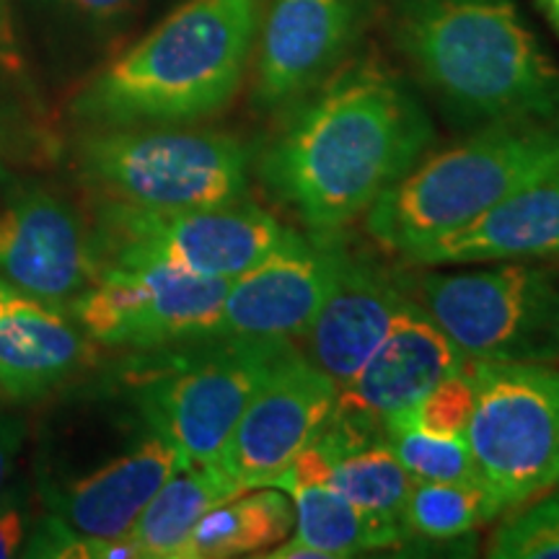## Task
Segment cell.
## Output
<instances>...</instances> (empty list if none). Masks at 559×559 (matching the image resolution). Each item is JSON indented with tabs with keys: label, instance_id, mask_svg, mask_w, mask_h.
Instances as JSON below:
<instances>
[{
	"label": "cell",
	"instance_id": "7c38bea8",
	"mask_svg": "<svg viewBox=\"0 0 559 559\" xmlns=\"http://www.w3.org/2000/svg\"><path fill=\"white\" fill-rule=\"evenodd\" d=\"M370 16V0H270L257 34L254 104L288 111L345 66Z\"/></svg>",
	"mask_w": 559,
	"mask_h": 559
},
{
	"label": "cell",
	"instance_id": "484cf974",
	"mask_svg": "<svg viewBox=\"0 0 559 559\" xmlns=\"http://www.w3.org/2000/svg\"><path fill=\"white\" fill-rule=\"evenodd\" d=\"M495 559H559V485L510 513L489 539Z\"/></svg>",
	"mask_w": 559,
	"mask_h": 559
},
{
	"label": "cell",
	"instance_id": "5b68a950",
	"mask_svg": "<svg viewBox=\"0 0 559 559\" xmlns=\"http://www.w3.org/2000/svg\"><path fill=\"white\" fill-rule=\"evenodd\" d=\"M251 145L221 130L179 124L99 128L75 148L81 179L102 202L194 210L247 200Z\"/></svg>",
	"mask_w": 559,
	"mask_h": 559
},
{
	"label": "cell",
	"instance_id": "277c9868",
	"mask_svg": "<svg viewBox=\"0 0 559 559\" xmlns=\"http://www.w3.org/2000/svg\"><path fill=\"white\" fill-rule=\"evenodd\" d=\"M559 169V120H510L474 128L436 153L366 213L368 236L404 257L479 218L508 194Z\"/></svg>",
	"mask_w": 559,
	"mask_h": 559
},
{
	"label": "cell",
	"instance_id": "f546056e",
	"mask_svg": "<svg viewBox=\"0 0 559 559\" xmlns=\"http://www.w3.org/2000/svg\"><path fill=\"white\" fill-rule=\"evenodd\" d=\"M70 5H75V9L88 13V16H99V19H107V16H115V13H122L124 9H130L135 0H68Z\"/></svg>",
	"mask_w": 559,
	"mask_h": 559
},
{
	"label": "cell",
	"instance_id": "52a82bcc",
	"mask_svg": "<svg viewBox=\"0 0 559 559\" xmlns=\"http://www.w3.org/2000/svg\"><path fill=\"white\" fill-rule=\"evenodd\" d=\"M474 412L466 443L500 513L559 485V368L469 362Z\"/></svg>",
	"mask_w": 559,
	"mask_h": 559
},
{
	"label": "cell",
	"instance_id": "cb8c5ba5",
	"mask_svg": "<svg viewBox=\"0 0 559 559\" xmlns=\"http://www.w3.org/2000/svg\"><path fill=\"white\" fill-rule=\"evenodd\" d=\"M498 515L500 510L485 485L415 479L404 506V536L449 542Z\"/></svg>",
	"mask_w": 559,
	"mask_h": 559
},
{
	"label": "cell",
	"instance_id": "8fae6325",
	"mask_svg": "<svg viewBox=\"0 0 559 559\" xmlns=\"http://www.w3.org/2000/svg\"><path fill=\"white\" fill-rule=\"evenodd\" d=\"M340 389L296 347L267 370L221 453V469L243 489L275 487L290 461L319 436Z\"/></svg>",
	"mask_w": 559,
	"mask_h": 559
},
{
	"label": "cell",
	"instance_id": "7402d4cb",
	"mask_svg": "<svg viewBox=\"0 0 559 559\" xmlns=\"http://www.w3.org/2000/svg\"><path fill=\"white\" fill-rule=\"evenodd\" d=\"M296 508L283 489L251 487L202 515L187 542L185 559L262 555L293 534Z\"/></svg>",
	"mask_w": 559,
	"mask_h": 559
},
{
	"label": "cell",
	"instance_id": "603a6c76",
	"mask_svg": "<svg viewBox=\"0 0 559 559\" xmlns=\"http://www.w3.org/2000/svg\"><path fill=\"white\" fill-rule=\"evenodd\" d=\"M415 479L404 469L396 453L389 449L386 438L362 449L347 453L334 464L330 487L370 519L386 521L402 528L404 534V506ZM407 539V536H404Z\"/></svg>",
	"mask_w": 559,
	"mask_h": 559
},
{
	"label": "cell",
	"instance_id": "d4e9b609",
	"mask_svg": "<svg viewBox=\"0 0 559 559\" xmlns=\"http://www.w3.org/2000/svg\"><path fill=\"white\" fill-rule=\"evenodd\" d=\"M389 449L417 481H464L481 485L477 461L464 436H432L417 428L404 412L383 419Z\"/></svg>",
	"mask_w": 559,
	"mask_h": 559
},
{
	"label": "cell",
	"instance_id": "4316f807",
	"mask_svg": "<svg viewBox=\"0 0 559 559\" xmlns=\"http://www.w3.org/2000/svg\"><path fill=\"white\" fill-rule=\"evenodd\" d=\"M400 412H404L417 428L428 430L432 436H466L474 412L469 366L436 383L417 404Z\"/></svg>",
	"mask_w": 559,
	"mask_h": 559
},
{
	"label": "cell",
	"instance_id": "44dd1931",
	"mask_svg": "<svg viewBox=\"0 0 559 559\" xmlns=\"http://www.w3.org/2000/svg\"><path fill=\"white\" fill-rule=\"evenodd\" d=\"M243 492L221 466L179 461L171 477L153 495L130 536L143 559H185L187 542L202 515L218 502Z\"/></svg>",
	"mask_w": 559,
	"mask_h": 559
},
{
	"label": "cell",
	"instance_id": "2e32d148",
	"mask_svg": "<svg viewBox=\"0 0 559 559\" xmlns=\"http://www.w3.org/2000/svg\"><path fill=\"white\" fill-rule=\"evenodd\" d=\"M466 366L469 360L461 349L412 298L358 376L340 389V402L386 419L417 404L436 383Z\"/></svg>",
	"mask_w": 559,
	"mask_h": 559
},
{
	"label": "cell",
	"instance_id": "7a4b0ae2",
	"mask_svg": "<svg viewBox=\"0 0 559 559\" xmlns=\"http://www.w3.org/2000/svg\"><path fill=\"white\" fill-rule=\"evenodd\" d=\"M391 39L461 128L559 120V68L515 0H394Z\"/></svg>",
	"mask_w": 559,
	"mask_h": 559
},
{
	"label": "cell",
	"instance_id": "83f0119b",
	"mask_svg": "<svg viewBox=\"0 0 559 559\" xmlns=\"http://www.w3.org/2000/svg\"><path fill=\"white\" fill-rule=\"evenodd\" d=\"M26 542V510L16 495H0V559L21 555Z\"/></svg>",
	"mask_w": 559,
	"mask_h": 559
},
{
	"label": "cell",
	"instance_id": "ba28073f",
	"mask_svg": "<svg viewBox=\"0 0 559 559\" xmlns=\"http://www.w3.org/2000/svg\"><path fill=\"white\" fill-rule=\"evenodd\" d=\"M293 342L207 337L187 342L140 386V409L181 461L221 464L230 432L267 370Z\"/></svg>",
	"mask_w": 559,
	"mask_h": 559
},
{
	"label": "cell",
	"instance_id": "ac0fdd59",
	"mask_svg": "<svg viewBox=\"0 0 559 559\" xmlns=\"http://www.w3.org/2000/svg\"><path fill=\"white\" fill-rule=\"evenodd\" d=\"M559 257V169L508 194L464 228L404 257L417 267Z\"/></svg>",
	"mask_w": 559,
	"mask_h": 559
},
{
	"label": "cell",
	"instance_id": "3957f363",
	"mask_svg": "<svg viewBox=\"0 0 559 559\" xmlns=\"http://www.w3.org/2000/svg\"><path fill=\"white\" fill-rule=\"evenodd\" d=\"M264 0H185L81 91L75 117L94 128L192 124L239 94Z\"/></svg>",
	"mask_w": 559,
	"mask_h": 559
},
{
	"label": "cell",
	"instance_id": "d6986e66",
	"mask_svg": "<svg viewBox=\"0 0 559 559\" xmlns=\"http://www.w3.org/2000/svg\"><path fill=\"white\" fill-rule=\"evenodd\" d=\"M179 461L177 449L151 432V438L107 461L96 472L60 489H50V513L88 539H122L130 536L153 495L171 477Z\"/></svg>",
	"mask_w": 559,
	"mask_h": 559
},
{
	"label": "cell",
	"instance_id": "9a60e30c",
	"mask_svg": "<svg viewBox=\"0 0 559 559\" xmlns=\"http://www.w3.org/2000/svg\"><path fill=\"white\" fill-rule=\"evenodd\" d=\"M412 300L409 277L373 260L349 251L345 254L330 296L306 330L304 349L337 389H345L366 366L379 342L386 337L396 313Z\"/></svg>",
	"mask_w": 559,
	"mask_h": 559
},
{
	"label": "cell",
	"instance_id": "4dcf8cb0",
	"mask_svg": "<svg viewBox=\"0 0 559 559\" xmlns=\"http://www.w3.org/2000/svg\"><path fill=\"white\" fill-rule=\"evenodd\" d=\"M536 3H539L544 16L549 19V24L555 26V32L559 34V0H536Z\"/></svg>",
	"mask_w": 559,
	"mask_h": 559
},
{
	"label": "cell",
	"instance_id": "5bb4252c",
	"mask_svg": "<svg viewBox=\"0 0 559 559\" xmlns=\"http://www.w3.org/2000/svg\"><path fill=\"white\" fill-rule=\"evenodd\" d=\"M99 272L94 230L70 202L24 187L0 207V277L13 288L68 309Z\"/></svg>",
	"mask_w": 559,
	"mask_h": 559
},
{
	"label": "cell",
	"instance_id": "9c48e42d",
	"mask_svg": "<svg viewBox=\"0 0 559 559\" xmlns=\"http://www.w3.org/2000/svg\"><path fill=\"white\" fill-rule=\"evenodd\" d=\"M290 226L249 200L194 210H138L102 202L94 230L104 267H169L234 280L262 262Z\"/></svg>",
	"mask_w": 559,
	"mask_h": 559
},
{
	"label": "cell",
	"instance_id": "e0dca14e",
	"mask_svg": "<svg viewBox=\"0 0 559 559\" xmlns=\"http://www.w3.org/2000/svg\"><path fill=\"white\" fill-rule=\"evenodd\" d=\"M94 342L60 306L13 288L0 277V389L32 400L88 366Z\"/></svg>",
	"mask_w": 559,
	"mask_h": 559
},
{
	"label": "cell",
	"instance_id": "4fadbf2b",
	"mask_svg": "<svg viewBox=\"0 0 559 559\" xmlns=\"http://www.w3.org/2000/svg\"><path fill=\"white\" fill-rule=\"evenodd\" d=\"M345 254L340 236L290 228L262 262L230 280L215 337L300 340L330 296Z\"/></svg>",
	"mask_w": 559,
	"mask_h": 559
},
{
	"label": "cell",
	"instance_id": "ffe728a7",
	"mask_svg": "<svg viewBox=\"0 0 559 559\" xmlns=\"http://www.w3.org/2000/svg\"><path fill=\"white\" fill-rule=\"evenodd\" d=\"M296 508V526L285 542L260 557L267 559H337L362 549L396 547L404 542L402 528L370 519L330 485L300 487L288 492Z\"/></svg>",
	"mask_w": 559,
	"mask_h": 559
},
{
	"label": "cell",
	"instance_id": "8992f818",
	"mask_svg": "<svg viewBox=\"0 0 559 559\" xmlns=\"http://www.w3.org/2000/svg\"><path fill=\"white\" fill-rule=\"evenodd\" d=\"M409 290L469 362L559 360V277L547 267L428 272Z\"/></svg>",
	"mask_w": 559,
	"mask_h": 559
},
{
	"label": "cell",
	"instance_id": "6da1fadb",
	"mask_svg": "<svg viewBox=\"0 0 559 559\" xmlns=\"http://www.w3.org/2000/svg\"><path fill=\"white\" fill-rule=\"evenodd\" d=\"M257 174L304 230L340 236L430 151L436 128L394 70L345 62L288 109Z\"/></svg>",
	"mask_w": 559,
	"mask_h": 559
},
{
	"label": "cell",
	"instance_id": "30bf717a",
	"mask_svg": "<svg viewBox=\"0 0 559 559\" xmlns=\"http://www.w3.org/2000/svg\"><path fill=\"white\" fill-rule=\"evenodd\" d=\"M230 280L156 267H104L68 306L94 345L169 349L215 337Z\"/></svg>",
	"mask_w": 559,
	"mask_h": 559
},
{
	"label": "cell",
	"instance_id": "f1b7e54d",
	"mask_svg": "<svg viewBox=\"0 0 559 559\" xmlns=\"http://www.w3.org/2000/svg\"><path fill=\"white\" fill-rule=\"evenodd\" d=\"M24 436V419L16 415H0V495H3L5 481H9L13 464H16Z\"/></svg>",
	"mask_w": 559,
	"mask_h": 559
}]
</instances>
